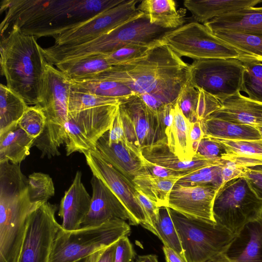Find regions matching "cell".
<instances>
[{
  "label": "cell",
  "mask_w": 262,
  "mask_h": 262,
  "mask_svg": "<svg viewBox=\"0 0 262 262\" xmlns=\"http://www.w3.org/2000/svg\"><path fill=\"white\" fill-rule=\"evenodd\" d=\"M82 173L77 171L72 184L61 200L58 215L62 218V228L74 230L81 228L89 212L91 196L81 181Z\"/></svg>",
  "instance_id": "19"
},
{
  "label": "cell",
  "mask_w": 262,
  "mask_h": 262,
  "mask_svg": "<svg viewBox=\"0 0 262 262\" xmlns=\"http://www.w3.org/2000/svg\"><path fill=\"white\" fill-rule=\"evenodd\" d=\"M0 53L6 86L27 104L38 105L48 62L36 38L12 29L1 37Z\"/></svg>",
  "instance_id": "3"
},
{
  "label": "cell",
  "mask_w": 262,
  "mask_h": 262,
  "mask_svg": "<svg viewBox=\"0 0 262 262\" xmlns=\"http://www.w3.org/2000/svg\"><path fill=\"white\" fill-rule=\"evenodd\" d=\"M130 232L129 225L120 219L70 231L61 227L55 237L49 262L79 261L127 236Z\"/></svg>",
  "instance_id": "6"
},
{
  "label": "cell",
  "mask_w": 262,
  "mask_h": 262,
  "mask_svg": "<svg viewBox=\"0 0 262 262\" xmlns=\"http://www.w3.org/2000/svg\"><path fill=\"white\" fill-rule=\"evenodd\" d=\"M156 235L163 243L180 254L184 255L178 233L170 214L169 208H159L158 218L155 227ZM185 256V255H184Z\"/></svg>",
  "instance_id": "36"
},
{
  "label": "cell",
  "mask_w": 262,
  "mask_h": 262,
  "mask_svg": "<svg viewBox=\"0 0 262 262\" xmlns=\"http://www.w3.org/2000/svg\"><path fill=\"white\" fill-rule=\"evenodd\" d=\"M142 160L145 172L160 178H181L187 175L183 172L172 170L155 164L146 160L142 156Z\"/></svg>",
  "instance_id": "48"
},
{
  "label": "cell",
  "mask_w": 262,
  "mask_h": 262,
  "mask_svg": "<svg viewBox=\"0 0 262 262\" xmlns=\"http://www.w3.org/2000/svg\"><path fill=\"white\" fill-rule=\"evenodd\" d=\"M206 262H236L230 258L226 252L217 254Z\"/></svg>",
  "instance_id": "56"
},
{
  "label": "cell",
  "mask_w": 262,
  "mask_h": 262,
  "mask_svg": "<svg viewBox=\"0 0 262 262\" xmlns=\"http://www.w3.org/2000/svg\"><path fill=\"white\" fill-rule=\"evenodd\" d=\"M204 137L201 121H196L191 123L190 131V138L192 143L193 149L195 154L200 142Z\"/></svg>",
  "instance_id": "52"
},
{
  "label": "cell",
  "mask_w": 262,
  "mask_h": 262,
  "mask_svg": "<svg viewBox=\"0 0 262 262\" xmlns=\"http://www.w3.org/2000/svg\"><path fill=\"white\" fill-rule=\"evenodd\" d=\"M182 186H210L220 189L224 185L222 165L202 168L180 178L175 184Z\"/></svg>",
  "instance_id": "37"
},
{
  "label": "cell",
  "mask_w": 262,
  "mask_h": 262,
  "mask_svg": "<svg viewBox=\"0 0 262 262\" xmlns=\"http://www.w3.org/2000/svg\"><path fill=\"white\" fill-rule=\"evenodd\" d=\"M136 262H159L158 256L155 254L139 255Z\"/></svg>",
  "instance_id": "57"
},
{
  "label": "cell",
  "mask_w": 262,
  "mask_h": 262,
  "mask_svg": "<svg viewBox=\"0 0 262 262\" xmlns=\"http://www.w3.org/2000/svg\"><path fill=\"white\" fill-rule=\"evenodd\" d=\"M172 114V123L166 135L168 146L180 160L191 161L195 154L190 138L191 123L183 114L177 102Z\"/></svg>",
  "instance_id": "27"
},
{
  "label": "cell",
  "mask_w": 262,
  "mask_h": 262,
  "mask_svg": "<svg viewBox=\"0 0 262 262\" xmlns=\"http://www.w3.org/2000/svg\"><path fill=\"white\" fill-rule=\"evenodd\" d=\"M80 260H79V261H75V262H79V261H80Z\"/></svg>",
  "instance_id": "60"
},
{
  "label": "cell",
  "mask_w": 262,
  "mask_h": 262,
  "mask_svg": "<svg viewBox=\"0 0 262 262\" xmlns=\"http://www.w3.org/2000/svg\"><path fill=\"white\" fill-rule=\"evenodd\" d=\"M204 136L228 140L262 139L253 126L233 123L212 116L201 121Z\"/></svg>",
  "instance_id": "29"
},
{
  "label": "cell",
  "mask_w": 262,
  "mask_h": 262,
  "mask_svg": "<svg viewBox=\"0 0 262 262\" xmlns=\"http://www.w3.org/2000/svg\"><path fill=\"white\" fill-rule=\"evenodd\" d=\"M219 189L210 186L174 185L168 207L187 217L216 223L213 207Z\"/></svg>",
  "instance_id": "17"
},
{
  "label": "cell",
  "mask_w": 262,
  "mask_h": 262,
  "mask_svg": "<svg viewBox=\"0 0 262 262\" xmlns=\"http://www.w3.org/2000/svg\"><path fill=\"white\" fill-rule=\"evenodd\" d=\"M136 196L146 214L148 222L152 229V233L156 234L155 227L158 221L160 207L138 190H137Z\"/></svg>",
  "instance_id": "47"
},
{
  "label": "cell",
  "mask_w": 262,
  "mask_h": 262,
  "mask_svg": "<svg viewBox=\"0 0 262 262\" xmlns=\"http://www.w3.org/2000/svg\"><path fill=\"white\" fill-rule=\"evenodd\" d=\"M143 101L145 104L158 115L165 104L155 96L148 94L138 95Z\"/></svg>",
  "instance_id": "53"
},
{
  "label": "cell",
  "mask_w": 262,
  "mask_h": 262,
  "mask_svg": "<svg viewBox=\"0 0 262 262\" xmlns=\"http://www.w3.org/2000/svg\"><path fill=\"white\" fill-rule=\"evenodd\" d=\"M93 176L97 177L117 196L135 221L152 233L146 214L138 201L132 181L104 160L95 149L84 154Z\"/></svg>",
  "instance_id": "16"
},
{
  "label": "cell",
  "mask_w": 262,
  "mask_h": 262,
  "mask_svg": "<svg viewBox=\"0 0 262 262\" xmlns=\"http://www.w3.org/2000/svg\"><path fill=\"white\" fill-rule=\"evenodd\" d=\"M91 78L116 81L137 95L150 94L164 104H175L182 88L189 82L190 64L162 42L144 56Z\"/></svg>",
  "instance_id": "2"
},
{
  "label": "cell",
  "mask_w": 262,
  "mask_h": 262,
  "mask_svg": "<svg viewBox=\"0 0 262 262\" xmlns=\"http://www.w3.org/2000/svg\"><path fill=\"white\" fill-rule=\"evenodd\" d=\"M126 143H109L105 133L98 139L96 149L102 158L115 169L133 181L134 177L144 171L141 152L136 154L129 149Z\"/></svg>",
  "instance_id": "22"
},
{
  "label": "cell",
  "mask_w": 262,
  "mask_h": 262,
  "mask_svg": "<svg viewBox=\"0 0 262 262\" xmlns=\"http://www.w3.org/2000/svg\"><path fill=\"white\" fill-rule=\"evenodd\" d=\"M91 184L92 195L90 208L81 227L99 226L115 219L128 221L129 225H137L119 199L100 179L93 176Z\"/></svg>",
  "instance_id": "18"
},
{
  "label": "cell",
  "mask_w": 262,
  "mask_h": 262,
  "mask_svg": "<svg viewBox=\"0 0 262 262\" xmlns=\"http://www.w3.org/2000/svg\"><path fill=\"white\" fill-rule=\"evenodd\" d=\"M40 206L30 200L27 179L0 183V262H18L29 219Z\"/></svg>",
  "instance_id": "4"
},
{
  "label": "cell",
  "mask_w": 262,
  "mask_h": 262,
  "mask_svg": "<svg viewBox=\"0 0 262 262\" xmlns=\"http://www.w3.org/2000/svg\"><path fill=\"white\" fill-rule=\"evenodd\" d=\"M212 138L223 145L226 153L262 159V139L258 140H228Z\"/></svg>",
  "instance_id": "40"
},
{
  "label": "cell",
  "mask_w": 262,
  "mask_h": 262,
  "mask_svg": "<svg viewBox=\"0 0 262 262\" xmlns=\"http://www.w3.org/2000/svg\"><path fill=\"white\" fill-rule=\"evenodd\" d=\"M156 46L130 45L122 47L104 56L109 64L114 67L144 56Z\"/></svg>",
  "instance_id": "43"
},
{
  "label": "cell",
  "mask_w": 262,
  "mask_h": 262,
  "mask_svg": "<svg viewBox=\"0 0 262 262\" xmlns=\"http://www.w3.org/2000/svg\"><path fill=\"white\" fill-rule=\"evenodd\" d=\"M35 139L16 124L0 135V162L19 164L30 154Z\"/></svg>",
  "instance_id": "28"
},
{
  "label": "cell",
  "mask_w": 262,
  "mask_h": 262,
  "mask_svg": "<svg viewBox=\"0 0 262 262\" xmlns=\"http://www.w3.org/2000/svg\"><path fill=\"white\" fill-rule=\"evenodd\" d=\"M119 112L126 140L139 149L167 139L158 115L138 95L123 100Z\"/></svg>",
  "instance_id": "15"
},
{
  "label": "cell",
  "mask_w": 262,
  "mask_h": 262,
  "mask_svg": "<svg viewBox=\"0 0 262 262\" xmlns=\"http://www.w3.org/2000/svg\"><path fill=\"white\" fill-rule=\"evenodd\" d=\"M195 88L199 93L196 115L198 121H201L220 109L222 102L216 97L203 89Z\"/></svg>",
  "instance_id": "44"
},
{
  "label": "cell",
  "mask_w": 262,
  "mask_h": 262,
  "mask_svg": "<svg viewBox=\"0 0 262 262\" xmlns=\"http://www.w3.org/2000/svg\"><path fill=\"white\" fill-rule=\"evenodd\" d=\"M170 30L151 24L143 13L92 40L69 47L68 54L76 59L107 55L130 45L156 46L162 42L163 37Z\"/></svg>",
  "instance_id": "8"
},
{
  "label": "cell",
  "mask_w": 262,
  "mask_h": 262,
  "mask_svg": "<svg viewBox=\"0 0 262 262\" xmlns=\"http://www.w3.org/2000/svg\"><path fill=\"white\" fill-rule=\"evenodd\" d=\"M226 253L236 262H262V215L244 226Z\"/></svg>",
  "instance_id": "23"
},
{
  "label": "cell",
  "mask_w": 262,
  "mask_h": 262,
  "mask_svg": "<svg viewBox=\"0 0 262 262\" xmlns=\"http://www.w3.org/2000/svg\"><path fill=\"white\" fill-rule=\"evenodd\" d=\"M140 150L143 157L151 163L187 174L202 168L222 165L221 161L210 160L198 154L191 161H181L171 151L167 139Z\"/></svg>",
  "instance_id": "21"
},
{
  "label": "cell",
  "mask_w": 262,
  "mask_h": 262,
  "mask_svg": "<svg viewBox=\"0 0 262 262\" xmlns=\"http://www.w3.org/2000/svg\"><path fill=\"white\" fill-rule=\"evenodd\" d=\"M226 153L223 145L212 138L204 137L199 143L196 154L205 158L221 161L222 157Z\"/></svg>",
  "instance_id": "45"
},
{
  "label": "cell",
  "mask_w": 262,
  "mask_h": 262,
  "mask_svg": "<svg viewBox=\"0 0 262 262\" xmlns=\"http://www.w3.org/2000/svg\"><path fill=\"white\" fill-rule=\"evenodd\" d=\"M261 3L262 0H185L183 4L195 21L204 24L227 14L254 7Z\"/></svg>",
  "instance_id": "25"
},
{
  "label": "cell",
  "mask_w": 262,
  "mask_h": 262,
  "mask_svg": "<svg viewBox=\"0 0 262 262\" xmlns=\"http://www.w3.org/2000/svg\"><path fill=\"white\" fill-rule=\"evenodd\" d=\"M28 192L31 202L40 206L55 194L54 183L48 174L34 172L28 177Z\"/></svg>",
  "instance_id": "38"
},
{
  "label": "cell",
  "mask_w": 262,
  "mask_h": 262,
  "mask_svg": "<svg viewBox=\"0 0 262 262\" xmlns=\"http://www.w3.org/2000/svg\"><path fill=\"white\" fill-rule=\"evenodd\" d=\"M259 167L247 168L242 178L246 179L257 196L262 200V168Z\"/></svg>",
  "instance_id": "49"
},
{
  "label": "cell",
  "mask_w": 262,
  "mask_h": 262,
  "mask_svg": "<svg viewBox=\"0 0 262 262\" xmlns=\"http://www.w3.org/2000/svg\"><path fill=\"white\" fill-rule=\"evenodd\" d=\"M28 106L6 85H0V135L18 123Z\"/></svg>",
  "instance_id": "32"
},
{
  "label": "cell",
  "mask_w": 262,
  "mask_h": 262,
  "mask_svg": "<svg viewBox=\"0 0 262 262\" xmlns=\"http://www.w3.org/2000/svg\"><path fill=\"white\" fill-rule=\"evenodd\" d=\"M122 101L111 97L80 91L71 86L69 113L105 105H119Z\"/></svg>",
  "instance_id": "39"
},
{
  "label": "cell",
  "mask_w": 262,
  "mask_h": 262,
  "mask_svg": "<svg viewBox=\"0 0 262 262\" xmlns=\"http://www.w3.org/2000/svg\"><path fill=\"white\" fill-rule=\"evenodd\" d=\"M212 33L242 53L262 61V37L226 32Z\"/></svg>",
  "instance_id": "35"
},
{
  "label": "cell",
  "mask_w": 262,
  "mask_h": 262,
  "mask_svg": "<svg viewBox=\"0 0 262 262\" xmlns=\"http://www.w3.org/2000/svg\"><path fill=\"white\" fill-rule=\"evenodd\" d=\"M246 169L239 168L232 165L222 163V174L224 185L233 179L242 178Z\"/></svg>",
  "instance_id": "51"
},
{
  "label": "cell",
  "mask_w": 262,
  "mask_h": 262,
  "mask_svg": "<svg viewBox=\"0 0 262 262\" xmlns=\"http://www.w3.org/2000/svg\"><path fill=\"white\" fill-rule=\"evenodd\" d=\"M135 255L127 236L123 237L117 242L114 262H133Z\"/></svg>",
  "instance_id": "46"
},
{
  "label": "cell",
  "mask_w": 262,
  "mask_h": 262,
  "mask_svg": "<svg viewBox=\"0 0 262 262\" xmlns=\"http://www.w3.org/2000/svg\"><path fill=\"white\" fill-rule=\"evenodd\" d=\"M70 91V80L48 63L38 104L44 113L46 122L43 132L33 144L41 151V158L60 155L59 148L66 143L65 124L68 118Z\"/></svg>",
  "instance_id": "5"
},
{
  "label": "cell",
  "mask_w": 262,
  "mask_h": 262,
  "mask_svg": "<svg viewBox=\"0 0 262 262\" xmlns=\"http://www.w3.org/2000/svg\"><path fill=\"white\" fill-rule=\"evenodd\" d=\"M125 0H3L1 36L12 29L24 34L52 37L112 8Z\"/></svg>",
  "instance_id": "1"
},
{
  "label": "cell",
  "mask_w": 262,
  "mask_h": 262,
  "mask_svg": "<svg viewBox=\"0 0 262 262\" xmlns=\"http://www.w3.org/2000/svg\"><path fill=\"white\" fill-rule=\"evenodd\" d=\"M244 67L237 58L194 60L190 64L189 82L222 103L241 91Z\"/></svg>",
  "instance_id": "11"
},
{
  "label": "cell",
  "mask_w": 262,
  "mask_h": 262,
  "mask_svg": "<svg viewBox=\"0 0 262 262\" xmlns=\"http://www.w3.org/2000/svg\"><path fill=\"white\" fill-rule=\"evenodd\" d=\"M213 213L216 223L236 235L246 224L262 215V200L257 196L245 178L235 179L218 191Z\"/></svg>",
  "instance_id": "9"
},
{
  "label": "cell",
  "mask_w": 262,
  "mask_h": 262,
  "mask_svg": "<svg viewBox=\"0 0 262 262\" xmlns=\"http://www.w3.org/2000/svg\"><path fill=\"white\" fill-rule=\"evenodd\" d=\"M46 118L38 105L28 106L18 122V125L35 140L40 136L45 129Z\"/></svg>",
  "instance_id": "41"
},
{
  "label": "cell",
  "mask_w": 262,
  "mask_h": 262,
  "mask_svg": "<svg viewBox=\"0 0 262 262\" xmlns=\"http://www.w3.org/2000/svg\"><path fill=\"white\" fill-rule=\"evenodd\" d=\"M169 210L188 262H206L226 252L235 236L216 223L187 217Z\"/></svg>",
  "instance_id": "7"
},
{
  "label": "cell",
  "mask_w": 262,
  "mask_h": 262,
  "mask_svg": "<svg viewBox=\"0 0 262 262\" xmlns=\"http://www.w3.org/2000/svg\"><path fill=\"white\" fill-rule=\"evenodd\" d=\"M198 96V90L189 82L182 88L177 99L180 110L191 123L198 121L196 115Z\"/></svg>",
  "instance_id": "42"
},
{
  "label": "cell",
  "mask_w": 262,
  "mask_h": 262,
  "mask_svg": "<svg viewBox=\"0 0 262 262\" xmlns=\"http://www.w3.org/2000/svg\"><path fill=\"white\" fill-rule=\"evenodd\" d=\"M79 262H96V260L93 257H88L80 260Z\"/></svg>",
  "instance_id": "58"
},
{
  "label": "cell",
  "mask_w": 262,
  "mask_h": 262,
  "mask_svg": "<svg viewBox=\"0 0 262 262\" xmlns=\"http://www.w3.org/2000/svg\"><path fill=\"white\" fill-rule=\"evenodd\" d=\"M162 249L166 262H188L184 255L173 249L165 246H163Z\"/></svg>",
  "instance_id": "54"
},
{
  "label": "cell",
  "mask_w": 262,
  "mask_h": 262,
  "mask_svg": "<svg viewBox=\"0 0 262 262\" xmlns=\"http://www.w3.org/2000/svg\"><path fill=\"white\" fill-rule=\"evenodd\" d=\"M138 0H125L119 5L54 37V45L73 46L92 40L142 14L137 4Z\"/></svg>",
  "instance_id": "14"
},
{
  "label": "cell",
  "mask_w": 262,
  "mask_h": 262,
  "mask_svg": "<svg viewBox=\"0 0 262 262\" xmlns=\"http://www.w3.org/2000/svg\"><path fill=\"white\" fill-rule=\"evenodd\" d=\"M180 178H160L144 172L136 175L132 181L136 189L157 206L168 207L171 191Z\"/></svg>",
  "instance_id": "31"
},
{
  "label": "cell",
  "mask_w": 262,
  "mask_h": 262,
  "mask_svg": "<svg viewBox=\"0 0 262 262\" xmlns=\"http://www.w3.org/2000/svg\"><path fill=\"white\" fill-rule=\"evenodd\" d=\"M210 116L235 123L262 125V103L238 92L223 101L221 108Z\"/></svg>",
  "instance_id": "24"
},
{
  "label": "cell",
  "mask_w": 262,
  "mask_h": 262,
  "mask_svg": "<svg viewBox=\"0 0 262 262\" xmlns=\"http://www.w3.org/2000/svg\"><path fill=\"white\" fill-rule=\"evenodd\" d=\"M56 204L47 202L33 211L28 222L18 262H49L55 237L61 228Z\"/></svg>",
  "instance_id": "13"
},
{
  "label": "cell",
  "mask_w": 262,
  "mask_h": 262,
  "mask_svg": "<svg viewBox=\"0 0 262 262\" xmlns=\"http://www.w3.org/2000/svg\"><path fill=\"white\" fill-rule=\"evenodd\" d=\"M119 105H105L69 113L65 124L66 154H83L96 149L98 139L110 130Z\"/></svg>",
  "instance_id": "12"
},
{
  "label": "cell",
  "mask_w": 262,
  "mask_h": 262,
  "mask_svg": "<svg viewBox=\"0 0 262 262\" xmlns=\"http://www.w3.org/2000/svg\"><path fill=\"white\" fill-rule=\"evenodd\" d=\"M162 41L180 57L194 60L238 58L243 54L215 36L203 24L195 21L170 30Z\"/></svg>",
  "instance_id": "10"
},
{
  "label": "cell",
  "mask_w": 262,
  "mask_h": 262,
  "mask_svg": "<svg viewBox=\"0 0 262 262\" xmlns=\"http://www.w3.org/2000/svg\"><path fill=\"white\" fill-rule=\"evenodd\" d=\"M105 135L109 143H126L128 141L124 134L119 109L111 128L105 133Z\"/></svg>",
  "instance_id": "50"
},
{
  "label": "cell",
  "mask_w": 262,
  "mask_h": 262,
  "mask_svg": "<svg viewBox=\"0 0 262 262\" xmlns=\"http://www.w3.org/2000/svg\"><path fill=\"white\" fill-rule=\"evenodd\" d=\"M138 9L146 15L151 24L168 30H173L185 24L183 11L177 9L173 0H143Z\"/></svg>",
  "instance_id": "26"
},
{
  "label": "cell",
  "mask_w": 262,
  "mask_h": 262,
  "mask_svg": "<svg viewBox=\"0 0 262 262\" xmlns=\"http://www.w3.org/2000/svg\"><path fill=\"white\" fill-rule=\"evenodd\" d=\"M55 66L72 81L89 79L112 67L104 55L87 56L66 60Z\"/></svg>",
  "instance_id": "30"
},
{
  "label": "cell",
  "mask_w": 262,
  "mask_h": 262,
  "mask_svg": "<svg viewBox=\"0 0 262 262\" xmlns=\"http://www.w3.org/2000/svg\"><path fill=\"white\" fill-rule=\"evenodd\" d=\"M254 127H255L256 129L258 131L262 138V125H257Z\"/></svg>",
  "instance_id": "59"
},
{
  "label": "cell",
  "mask_w": 262,
  "mask_h": 262,
  "mask_svg": "<svg viewBox=\"0 0 262 262\" xmlns=\"http://www.w3.org/2000/svg\"><path fill=\"white\" fill-rule=\"evenodd\" d=\"M237 59L244 67L241 91L250 99L262 103V61L244 53Z\"/></svg>",
  "instance_id": "34"
},
{
  "label": "cell",
  "mask_w": 262,
  "mask_h": 262,
  "mask_svg": "<svg viewBox=\"0 0 262 262\" xmlns=\"http://www.w3.org/2000/svg\"><path fill=\"white\" fill-rule=\"evenodd\" d=\"M116 243L104 249L97 262H114Z\"/></svg>",
  "instance_id": "55"
},
{
  "label": "cell",
  "mask_w": 262,
  "mask_h": 262,
  "mask_svg": "<svg viewBox=\"0 0 262 262\" xmlns=\"http://www.w3.org/2000/svg\"><path fill=\"white\" fill-rule=\"evenodd\" d=\"M203 24L211 33L226 32L262 37V7L227 14Z\"/></svg>",
  "instance_id": "20"
},
{
  "label": "cell",
  "mask_w": 262,
  "mask_h": 262,
  "mask_svg": "<svg viewBox=\"0 0 262 262\" xmlns=\"http://www.w3.org/2000/svg\"><path fill=\"white\" fill-rule=\"evenodd\" d=\"M71 82V86L75 90L95 94L98 95L114 98L122 101L135 95L125 85L112 80L91 78Z\"/></svg>",
  "instance_id": "33"
}]
</instances>
